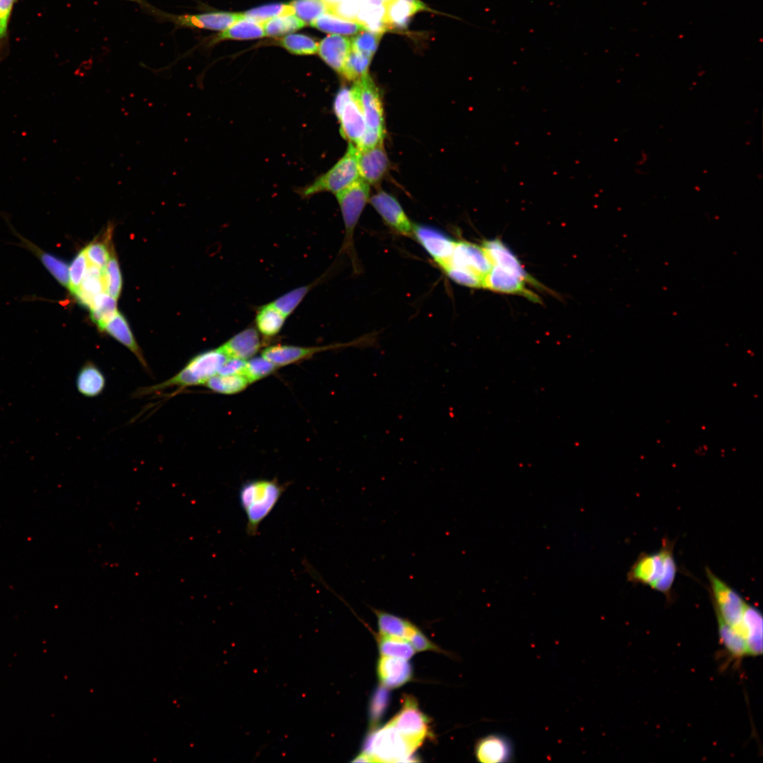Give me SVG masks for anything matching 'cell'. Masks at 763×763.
I'll return each mask as SVG.
<instances>
[{
	"mask_svg": "<svg viewBox=\"0 0 763 763\" xmlns=\"http://www.w3.org/2000/svg\"><path fill=\"white\" fill-rule=\"evenodd\" d=\"M674 545L675 541L663 538L659 550L640 553L627 572V581L648 586L670 600L678 571L673 554Z\"/></svg>",
	"mask_w": 763,
	"mask_h": 763,
	"instance_id": "6da1fadb",
	"label": "cell"
},
{
	"mask_svg": "<svg viewBox=\"0 0 763 763\" xmlns=\"http://www.w3.org/2000/svg\"><path fill=\"white\" fill-rule=\"evenodd\" d=\"M288 485L276 479H254L244 483L238 492V500L246 519L245 531L248 536L259 533L261 523L273 511Z\"/></svg>",
	"mask_w": 763,
	"mask_h": 763,
	"instance_id": "7a4b0ae2",
	"label": "cell"
},
{
	"mask_svg": "<svg viewBox=\"0 0 763 763\" xmlns=\"http://www.w3.org/2000/svg\"><path fill=\"white\" fill-rule=\"evenodd\" d=\"M227 358L218 348L199 353L191 357L173 377L156 385L143 388L138 391L137 395L146 396L173 387L182 389L204 384L211 377L218 374Z\"/></svg>",
	"mask_w": 763,
	"mask_h": 763,
	"instance_id": "3957f363",
	"label": "cell"
},
{
	"mask_svg": "<svg viewBox=\"0 0 763 763\" xmlns=\"http://www.w3.org/2000/svg\"><path fill=\"white\" fill-rule=\"evenodd\" d=\"M417 748L390 721L369 734L363 745V752L374 762H407Z\"/></svg>",
	"mask_w": 763,
	"mask_h": 763,
	"instance_id": "277c9868",
	"label": "cell"
},
{
	"mask_svg": "<svg viewBox=\"0 0 763 763\" xmlns=\"http://www.w3.org/2000/svg\"><path fill=\"white\" fill-rule=\"evenodd\" d=\"M139 5L146 13L160 22H169L177 28H201L225 30L237 21L244 18V13L209 12L199 14H173L162 11L146 0H127Z\"/></svg>",
	"mask_w": 763,
	"mask_h": 763,
	"instance_id": "5b68a950",
	"label": "cell"
},
{
	"mask_svg": "<svg viewBox=\"0 0 763 763\" xmlns=\"http://www.w3.org/2000/svg\"><path fill=\"white\" fill-rule=\"evenodd\" d=\"M358 178L357 149L353 143H349L344 155L326 172L303 188L300 194L305 198L320 192L336 194Z\"/></svg>",
	"mask_w": 763,
	"mask_h": 763,
	"instance_id": "8992f818",
	"label": "cell"
},
{
	"mask_svg": "<svg viewBox=\"0 0 763 763\" xmlns=\"http://www.w3.org/2000/svg\"><path fill=\"white\" fill-rule=\"evenodd\" d=\"M336 196L345 226L344 242L341 251L353 257L354 255L353 234L369 199V184L362 179L358 178Z\"/></svg>",
	"mask_w": 763,
	"mask_h": 763,
	"instance_id": "52a82bcc",
	"label": "cell"
},
{
	"mask_svg": "<svg viewBox=\"0 0 763 763\" xmlns=\"http://www.w3.org/2000/svg\"><path fill=\"white\" fill-rule=\"evenodd\" d=\"M705 572L716 615L740 634L741 622L747 602L735 589L716 576L709 567L706 568Z\"/></svg>",
	"mask_w": 763,
	"mask_h": 763,
	"instance_id": "ba28073f",
	"label": "cell"
},
{
	"mask_svg": "<svg viewBox=\"0 0 763 763\" xmlns=\"http://www.w3.org/2000/svg\"><path fill=\"white\" fill-rule=\"evenodd\" d=\"M333 111L340 123L341 134L356 146L365 131L366 124L352 88L344 87L339 90L333 101Z\"/></svg>",
	"mask_w": 763,
	"mask_h": 763,
	"instance_id": "9c48e42d",
	"label": "cell"
},
{
	"mask_svg": "<svg viewBox=\"0 0 763 763\" xmlns=\"http://www.w3.org/2000/svg\"><path fill=\"white\" fill-rule=\"evenodd\" d=\"M360 105L365 130L385 134L384 107L379 88L367 74L355 81L351 88Z\"/></svg>",
	"mask_w": 763,
	"mask_h": 763,
	"instance_id": "30bf717a",
	"label": "cell"
},
{
	"mask_svg": "<svg viewBox=\"0 0 763 763\" xmlns=\"http://www.w3.org/2000/svg\"><path fill=\"white\" fill-rule=\"evenodd\" d=\"M390 722L417 747L430 735V721L419 709L417 701L412 697H406L401 711Z\"/></svg>",
	"mask_w": 763,
	"mask_h": 763,
	"instance_id": "8fae6325",
	"label": "cell"
},
{
	"mask_svg": "<svg viewBox=\"0 0 763 763\" xmlns=\"http://www.w3.org/2000/svg\"><path fill=\"white\" fill-rule=\"evenodd\" d=\"M445 266L471 273L483 280L492 267L483 247L466 241L456 242L451 258L442 268Z\"/></svg>",
	"mask_w": 763,
	"mask_h": 763,
	"instance_id": "7c38bea8",
	"label": "cell"
},
{
	"mask_svg": "<svg viewBox=\"0 0 763 763\" xmlns=\"http://www.w3.org/2000/svg\"><path fill=\"white\" fill-rule=\"evenodd\" d=\"M370 203L392 230L405 236L413 235V224L394 196L380 191L371 197Z\"/></svg>",
	"mask_w": 763,
	"mask_h": 763,
	"instance_id": "4fadbf2b",
	"label": "cell"
},
{
	"mask_svg": "<svg viewBox=\"0 0 763 763\" xmlns=\"http://www.w3.org/2000/svg\"><path fill=\"white\" fill-rule=\"evenodd\" d=\"M413 236L441 267L451 258L456 242L443 232L430 226L413 225Z\"/></svg>",
	"mask_w": 763,
	"mask_h": 763,
	"instance_id": "5bb4252c",
	"label": "cell"
},
{
	"mask_svg": "<svg viewBox=\"0 0 763 763\" xmlns=\"http://www.w3.org/2000/svg\"><path fill=\"white\" fill-rule=\"evenodd\" d=\"M482 247L492 266H499L537 288L543 287L526 272L514 254L499 239L485 240Z\"/></svg>",
	"mask_w": 763,
	"mask_h": 763,
	"instance_id": "9a60e30c",
	"label": "cell"
},
{
	"mask_svg": "<svg viewBox=\"0 0 763 763\" xmlns=\"http://www.w3.org/2000/svg\"><path fill=\"white\" fill-rule=\"evenodd\" d=\"M526 283L511 273L493 266L484 279L483 288L498 292L523 295L531 301L539 302L540 299L526 288Z\"/></svg>",
	"mask_w": 763,
	"mask_h": 763,
	"instance_id": "2e32d148",
	"label": "cell"
},
{
	"mask_svg": "<svg viewBox=\"0 0 763 763\" xmlns=\"http://www.w3.org/2000/svg\"><path fill=\"white\" fill-rule=\"evenodd\" d=\"M389 166V160L383 144L362 150L357 149L359 176L369 184L379 183L386 173Z\"/></svg>",
	"mask_w": 763,
	"mask_h": 763,
	"instance_id": "e0dca14e",
	"label": "cell"
},
{
	"mask_svg": "<svg viewBox=\"0 0 763 763\" xmlns=\"http://www.w3.org/2000/svg\"><path fill=\"white\" fill-rule=\"evenodd\" d=\"M475 754L483 763L508 762L514 756V745L504 735L490 734L478 740Z\"/></svg>",
	"mask_w": 763,
	"mask_h": 763,
	"instance_id": "ac0fdd59",
	"label": "cell"
},
{
	"mask_svg": "<svg viewBox=\"0 0 763 763\" xmlns=\"http://www.w3.org/2000/svg\"><path fill=\"white\" fill-rule=\"evenodd\" d=\"M747 656H758L763 652V617L762 613L754 605L746 603L740 627Z\"/></svg>",
	"mask_w": 763,
	"mask_h": 763,
	"instance_id": "d6986e66",
	"label": "cell"
},
{
	"mask_svg": "<svg viewBox=\"0 0 763 763\" xmlns=\"http://www.w3.org/2000/svg\"><path fill=\"white\" fill-rule=\"evenodd\" d=\"M350 344H351V343L348 344H338L320 347L276 345L265 348L262 352L261 356L269 360L277 367L302 360L320 351L346 346Z\"/></svg>",
	"mask_w": 763,
	"mask_h": 763,
	"instance_id": "ffe728a7",
	"label": "cell"
},
{
	"mask_svg": "<svg viewBox=\"0 0 763 763\" xmlns=\"http://www.w3.org/2000/svg\"><path fill=\"white\" fill-rule=\"evenodd\" d=\"M377 673L382 685L396 688L410 680L413 672L407 660L382 656L378 661Z\"/></svg>",
	"mask_w": 763,
	"mask_h": 763,
	"instance_id": "44dd1931",
	"label": "cell"
},
{
	"mask_svg": "<svg viewBox=\"0 0 763 763\" xmlns=\"http://www.w3.org/2000/svg\"><path fill=\"white\" fill-rule=\"evenodd\" d=\"M261 340L258 330L247 328L227 341L218 348L227 357L246 360L259 350Z\"/></svg>",
	"mask_w": 763,
	"mask_h": 763,
	"instance_id": "7402d4cb",
	"label": "cell"
},
{
	"mask_svg": "<svg viewBox=\"0 0 763 763\" xmlns=\"http://www.w3.org/2000/svg\"><path fill=\"white\" fill-rule=\"evenodd\" d=\"M350 51L351 40L349 38L339 35H331L320 42L317 52L331 68L341 73Z\"/></svg>",
	"mask_w": 763,
	"mask_h": 763,
	"instance_id": "603a6c76",
	"label": "cell"
},
{
	"mask_svg": "<svg viewBox=\"0 0 763 763\" xmlns=\"http://www.w3.org/2000/svg\"><path fill=\"white\" fill-rule=\"evenodd\" d=\"M101 331L106 332L113 338L126 347L136 357L143 368L148 369L142 351L125 317L118 311L103 326Z\"/></svg>",
	"mask_w": 763,
	"mask_h": 763,
	"instance_id": "cb8c5ba5",
	"label": "cell"
},
{
	"mask_svg": "<svg viewBox=\"0 0 763 763\" xmlns=\"http://www.w3.org/2000/svg\"><path fill=\"white\" fill-rule=\"evenodd\" d=\"M76 385L81 394L93 398L102 393L106 385V379L95 363L86 362L78 372Z\"/></svg>",
	"mask_w": 763,
	"mask_h": 763,
	"instance_id": "d4e9b609",
	"label": "cell"
},
{
	"mask_svg": "<svg viewBox=\"0 0 763 763\" xmlns=\"http://www.w3.org/2000/svg\"><path fill=\"white\" fill-rule=\"evenodd\" d=\"M380 635L408 640L415 627L410 621L391 613L374 609Z\"/></svg>",
	"mask_w": 763,
	"mask_h": 763,
	"instance_id": "484cf974",
	"label": "cell"
},
{
	"mask_svg": "<svg viewBox=\"0 0 763 763\" xmlns=\"http://www.w3.org/2000/svg\"><path fill=\"white\" fill-rule=\"evenodd\" d=\"M309 24L319 30L332 35H353L365 30L357 22L342 18L331 13L320 16Z\"/></svg>",
	"mask_w": 763,
	"mask_h": 763,
	"instance_id": "4316f807",
	"label": "cell"
},
{
	"mask_svg": "<svg viewBox=\"0 0 763 763\" xmlns=\"http://www.w3.org/2000/svg\"><path fill=\"white\" fill-rule=\"evenodd\" d=\"M288 317L271 302L259 307L255 317L258 331L265 337L277 335Z\"/></svg>",
	"mask_w": 763,
	"mask_h": 763,
	"instance_id": "83f0119b",
	"label": "cell"
},
{
	"mask_svg": "<svg viewBox=\"0 0 763 763\" xmlns=\"http://www.w3.org/2000/svg\"><path fill=\"white\" fill-rule=\"evenodd\" d=\"M103 291V269L89 264L75 295L83 304L90 308L94 297Z\"/></svg>",
	"mask_w": 763,
	"mask_h": 763,
	"instance_id": "f1b7e54d",
	"label": "cell"
},
{
	"mask_svg": "<svg viewBox=\"0 0 763 763\" xmlns=\"http://www.w3.org/2000/svg\"><path fill=\"white\" fill-rule=\"evenodd\" d=\"M716 619L718 637L728 655L738 661L747 656L746 643L743 636L719 617L716 616Z\"/></svg>",
	"mask_w": 763,
	"mask_h": 763,
	"instance_id": "f546056e",
	"label": "cell"
},
{
	"mask_svg": "<svg viewBox=\"0 0 763 763\" xmlns=\"http://www.w3.org/2000/svg\"><path fill=\"white\" fill-rule=\"evenodd\" d=\"M385 8V20L392 29H404L410 18L420 10L403 0H389L384 4Z\"/></svg>",
	"mask_w": 763,
	"mask_h": 763,
	"instance_id": "4dcf8cb0",
	"label": "cell"
},
{
	"mask_svg": "<svg viewBox=\"0 0 763 763\" xmlns=\"http://www.w3.org/2000/svg\"><path fill=\"white\" fill-rule=\"evenodd\" d=\"M356 22L371 32L384 34L390 30L385 20L384 4H361Z\"/></svg>",
	"mask_w": 763,
	"mask_h": 763,
	"instance_id": "1f68e13d",
	"label": "cell"
},
{
	"mask_svg": "<svg viewBox=\"0 0 763 763\" xmlns=\"http://www.w3.org/2000/svg\"><path fill=\"white\" fill-rule=\"evenodd\" d=\"M265 36L262 23L244 18L222 31L213 42L225 40H249Z\"/></svg>",
	"mask_w": 763,
	"mask_h": 763,
	"instance_id": "d6a6232c",
	"label": "cell"
},
{
	"mask_svg": "<svg viewBox=\"0 0 763 763\" xmlns=\"http://www.w3.org/2000/svg\"><path fill=\"white\" fill-rule=\"evenodd\" d=\"M89 309L92 321L101 330L107 321L117 312V299L103 291L94 297Z\"/></svg>",
	"mask_w": 763,
	"mask_h": 763,
	"instance_id": "836d02e7",
	"label": "cell"
},
{
	"mask_svg": "<svg viewBox=\"0 0 763 763\" xmlns=\"http://www.w3.org/2000/svg\"><path fill=\"white\" fill-rule=\"evenodd\" d=\"M306 23L295 14L282 15L262 23L265 35L278 37L298 30Z\"/></svg>",
	"mask_w": 763,
	"mask_h": 763,
	"instance_id": "e575fe53",
	"label": "cell"
},
{
	"mask_svg": "<svg viewBox=\"0 0 763 763\" xmlns=\"http://www.w3.org/2000/svg\"><path fill=\"white\" fill-rule=\"evenodd\" d=\"M320 279L297 288L278 297L271 303L287 317L300 305L311 290L317 286Z\"/></svg>",
	"mask_w": 763,
	"mask_h": 763,
	"instance_id": "d590c367",
	"label": "cell"
},
{
	"mask_svg": "<svg viewBox=\"0 0 763 763\" xmlns=\"http://www.w3.org/2000/svg\"><path fill=\"white\" fill-rule=\"evenodd\" d=\"M249 382L243 375L216 374L204 384L211 390L223 394H233L244 390Z\"/></svg>",
	"mask_w": 763,
	"mask_h": 763,
	"instance_id": "8d00e7d4",
	"label": "cell"
},
{
	"mask_svg": "<svg viewBox=\"0 0 763 763\" xmlns=\"http://www.w3.org/2000/svg\"><path fill=\"white\" fill-rule=\"evenodd\" d=\"M378 644L379 652L384 656L408 660L415 651L408 640L386 635H380Z\"/></svg>",
	"mask_w": 763,
	"mask_h": 763,
	"instance_id": "74e56055",
	"label": "cell"
},
{
	"mask_svg": "<svg viewBox=\"0 0 763 763\" xmlns=\"http://www.w3.org/2000/svg\"><path fill=\"white\" fill-rule=\"evenodd\" d=\"M294 14L305 23H310L320 16L329 13L324 0H293L290 3Z\"/></svg>",
	"mask_w": 763,
	"mask_h": 763,
	"instance_id": "f35d334b",
	"label": "cell"
},
{
	"mask_svg": "<svg viewBox=\"0 0 763 763\" xmlns=\"http://www.w3.org/2000/svg\"><path fill=\"white\" fill-rule=\"evenodd\" d=\"M372 59L352 49L351 47L341 74L348 81H356L367 75Z\"/></svg>",
	"mask_w": 763,
	"mask_h": 763,
	"instance_id": "ab89813d",
	"label": "cell"
},
{
	"mask_svg": "<svg viewBox=\"0 0 763 763\" xmlns=\"http://www.w3.org/2000/svg\"><path fill=\"white\" fill-rule=\"evenodd\" d=\"M280 45L295 54H313L317 52L319 43L302 34L288 35L279 41Z\"/></svg>",
	"mask_w": 763,
	"mask_h": 763,
	"instance_id": "60d3db41",
	"label": "cell"
},
{
	"mask_svg": "<svg viewBox=\"0 0 763 763\" xmlns=\"http://www.w3.org/2000/svg\"><path fill=\"white\" fill-rule=\"evenodd\" d=\"M390 694L388 688L379 685L374 692L369 707V725L374 728L382 718L389 706Z\"/></svg>",
	"mask_w": 763,
	"mask_h": 763,
	"instance_id": "b9f144b4",
	"label": "cell"
},
{
	"mask_svg": "<svg viewBox=\"0 0 763 763\" xmlns=\"http://www.w3.org/2000/svg\"><path fill=\"white\" fill-rule=\"evenodd\" d=\"M103 281L105 291L117 299L122 290V279L118 261L112 254L103 268Z\"/></svg>",
	"mask_w": 763,
	"mask_h": 763,
	"instance_id": "7bdbcfd3",
	"label": "cell"
},
{
	"mask_svg": "<svg viewBox=\"0 0 763 763\" xmlns=\"http://www.w3.org/2000/svg\"><path fill=\"white\" fill-rule=\"evenodd\" d=\"M289 14H294L290 4H271L252 8L244 13V16L247 18L263 23L278 16Z\"/></svg>",
	"mask_w": 763,
	"mask_h": 763,
	"instance_id": "ee69618b",
	"label": "cell"
},
{
	"mask_svg": "<svg viewBox=\"0 0 763 763\" xmlns=\"http://www.w3.org/2000/svg\"><path fill=\"white\" fill-rule=\"evenodd\" d=\"M382 35V33L369 30L362 32L352 39V49L372 58L378 48Z\"/></svg>",
	"mask_w": 763,
	"mask_h": 763,
	"instance_id": "f6af8a7d",
	"label": "cell"
},
{
	"mask_svg": "<svg viewBox=\"0 0 763 763\" xmlns=\"http://www.w3.org/2000/svg\"><path fill=\"white\" fill-rule=\"evenodd\" d=\"M276 368L272 362L263 356L255 357L246 362L243 376L250 384L270 374Z\"/></svg>",
	"mask_w": 763,
	"mask_h": 763,
	"instance_id": "bcb514c9",
	"label": "cell"
},
{
	"mask_svg": "<svg viewBox=\"0 0 763 763\" xmlns=\"http://www.w3.org/2000/svg\"><path fill=\"white\" fill-rule=\"evenodd\" d=\"M88 265L89 263L83 249L75 256L69 266L68 288L72 294L75 295L78 290Z\"/></svg>",
	"mask_w": 763,
	"mask_h": 763,
	"instance_id": "7dc6e473",
	"label": "cell"
},
{
	"mask_svg": "<svg viewBox=\"0 0 763 763\" xmlns=\"http://www.w3.org/2000/svg\"><path fill=\"white\" fill-rule=\"evenodd\" d=\"M40 258L45 266L57 281L63 286L68 288L69 282V266L64 261L47 253H42Z\"/></svg>",
	"mask_w": 763,
	"mask_h": 763,
	"instance_id": "c3c4849f",
	"label": "cell"
},
{
	"mask_svg": "<svg viewBox=\"0 0 763 763\" xmlns=\"http://www.w3.org/2000/svg\"><path fill=\"white\" fill-rule=\"evenodd\" d=\"M89 264L103 269L111 254L106 244L101 242L90 243L83 249Z\"/></svg>",
	"mask_w": 763,
	"mask_h": 763,
	"instance_id": "681fc988",
	"label": "cell"
},
{
	"mask_svg": "<svg viewBox=\"0 0 763 763\" xmlns=\"http://www.w3.org/2000/svg\"><path fill=\"white\" fill-rule=\"evenodd\" d=\"M360 6V0H342L331 7L329 13L346 20L356 21Z\"/></svg>",
	"mask_w": 763,
	"mask_h": 763,
	"instance_id": "f907efd6",
	"label": "cell"
},
{
	"mask_svg": "<svg viewBox=\"0 0 763 763\" xmlns=\"http://www.w3.org/2000/svg\"><path fill=\"white\" fill-rule=\"evenodd\" d=\"M16 0H0V44L4 42L12 9Z\"/></svg>",
	"mask_w": 763,
	"mask_h": 763,
	"instance_id": "816d5d0a",
	"label": "cell"
},
{
	"mask_svg": "<svg viewBox=\"0 0 763 763\" xmlns=\"http://www.w3.org/2000/svg\"><path fill=\"white\" fill-rule=\"evenodd\" d=\"M408 641L416 651H439V649L425 637L418 627L415 628Z\"/></svg>",
	"mask_w": 763,
	"mask_h": 763,
	"instance_id": "f5cc1de1",
	"label": "cell"
},
{
	"mask_svg": "<svg viewBox=\"0 0 763 763\" xmlns=\"http://www.w3.org/2000/svg\"><path fill=\"white\" fill-rule=\"evenodd\" d=\"M246 360L228 357L220 368L218 374L221 375H243Z\"/></svg>",
	"mask_w": 763,
	"mask_h": 763,
	"instance_id": "db71d44e",
	"label": "cell"
},
{
	"mask_svg": "<svg viewBox=\"0 0 763 763\" xmlns=\"http://www.w3.org/2000/svg\"><path fill=\"white\" fill-rule=\"evenodd\" d=\"M353 762H374L373 758L368 754L362 752L357 755L353 761Z\"/></svg>",
	"mask_w": 763,
	"mask_h": 763,
	"instance_id": "11a10c76",
	"label": "cell"
},
{
	"mask_svg": "<svg viewBox=\"0 0 763 763\" xmlns=\"http://www.w3.org/2000/svg\"><path fill=\"white\" fill-rule=\"evenodd\" d=\"M406 2L414 5L418 7L420 11L429 10V8L425 5L420 0H403Z\"/></svg>",
	"mask_w": 763,
	"mask_h": 763,
	"instance_id": "9f6ffc18",
	"label": "cell"
},
{
	"mask_svg": "<svg viewBox=\"0 0 763 763\" xmlns=\"http://www.w3.org/2000/svg\"><path fill=\"white\" fill-rule=\"evenodd\" d=\"M361 4H383L382 0H360Z\"/></svg>",
	"mask_w": 763,
	"mask_h": 763,
	"instance_id": "6f0895ef",
	"label": "cell"
},
{
	"mask_svg": "<svg viewBox=\"0 0 763 763\" xmlns=\"http://www.w3.org/2000/svg\"><path fill=\"white\" fill-rule=\"evenodd\" d=\"M342 1V0H324V2H325V3L326 4H327V6H329V10H330V8H331V7L334 6L335 5H336L337 4H338V3H339L340 1Z\"/></svg>",
	"mask_w": 763,
	"mask_h": 763,
	"instance_id": "680465c9",
	"label": "cell"
},
{
	"mask_svg": "<svg viewBox=\"0 0 763 763\" xmlns=\"http://www.w3.org/2000/svg\"><path fill=\"white\" fill-rule=\"evenodd\" d=\"M382 1H383V4H384V2H386V1H387L389 0H382Z\"/></svg>",
	"mask_w": 763,
	"mask_h": 763,
	"instance_id": "91938a15",
	"label": "cell"
}]
</instances>
